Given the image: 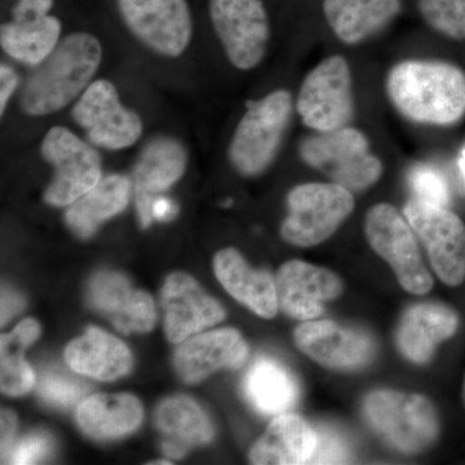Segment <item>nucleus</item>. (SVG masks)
Returning <instances> with one entry per match:
<instances>
[{"mask_svg": "<svg viewBox=\"0 0 465 465\" xmlns=\"http://www.w3.org/2000/svg\"><path fill=\"white\" fill-rule=\"evenodd\" d=\"M316 446L317 430L308 421L298 415H278L253 445L250 460L258 465L311 464Z\"/></svg>", "mask_w": 465, "mask_h": 465, "instance_id": "23", "label": "nucleus"}, {"mask_svg": "<svg viewBox=\"0 0 465 465\" xmlns=\"http://www.w3.org/2000/svg\"><path fill=\"white\" fill-rule=\"evenodd\" d=\"M403 215L423 242L440 280L459 286L465 280V224L448 207L407 202Z\"/></svg>", "mask_w": 465, "mask_h": 465, "instance_id": "11", "label": "nucleus"}, {"mask_svg": "<svg viewBox=\"0 0 465 465\" xmlns=\"http://www.w3.org/2000/svg\"><path fill=\"white\" fill-rule=\"evenodd\" d=\"M210 16L232 65L243 72L259 66L271 39L262 0H211Z\"/></svg>", "mask_w": 465, "mask_h": 465, "instance_id": "10", "label": "nucleus"}, {"mask_svg": "<svg viewBox=\"0 0 465 465\" xmlns=\"http://www.w3.org/2000/svg\"><path fill=\"white\" fill-rule=\"evenodd\" d=\"M73 119L94 145L109 150L130 148L142 137L139 114L125 108L112 82L100 79L85 88L73 109Z\"/></svg>", "mask_w": 465, "mask_h": 465, "instance_id": "12", "label": "nucleus"}, {"mask_svg": "<svg viewBox=\"0 0 465 465\" xmlns=\"http://www.w3.org/2000/svg\"><path fill=\"white\" fill-rule=\"evenodd\" d=\"M385 94L406 121L450 127L465 116V72L442 60L411 58L391 67Z\"/></svg>", "mask_w": 465, "mask_h": 465, "instance_id": "1", "label": "nucleus"}, {"mask_svg": "<svg viewBox=\"0 0 465 465\" xmlns=\"http://www.w3.org/2000/svg\"><path fill=\"white\" fill-rule=\"evenodd\" d=\"M101 60L103 47L96 36L70 34L27 79L21 92V108L34 116L65 108L91 84Z\"/></svg>", "mask_w": 465, "mask_h": 465, "instance_id": "2", "label": "nucleus"}, {"mask_svg": "<svg viewBox=\"0 0 465 465\" xmlns=\"http://www.w3.org/2000/svg\"><path fill=\"white\" fill-rule=\"evenodd\" d=\"M88 391L90 388L85 382L54 370L45 372L38 382L39 397L48 405L58 409H69L76 405Z\"/></svg>", "mask_w": 465, "mask_h": 465, "instance_id": "32", "label": "nucleus"}, {"mask_svg": "<svg viewBox=\"0 0 465 465\" xmlns=\"http://www.w3.org/2000/svg\"><path fill=\"white\" fill-rule=\"evenodd\" d=\"M278 304L284 313L312 321L323 313V304L341 295L342 282L329 269L293 260L281 266L275 280Z\"/></svg>", "mask_w": 465, "mask_h": 465, "instance_id": "15", "label": "nucleus"}, {"mask_svg": "<svg viewBox=\"0 0 465 465\" xmlns=\"http://www.w3.org/2000/svg\"><path fill=\"white\" fill-rule=\"evenodd\" d=\"M401 11V0H323L330 29L347 45L366 42L396 20Z\"/></svg>", "mask_w": 465, "mask_h": 465, "instance_id": "21", "label": "nucleus"}, {"mask_svg": "<svg viewBox=\"0 0 465 465\" xmlns=\"http://www.w3.org/2000/svg\"><path fill=\"white\" fill-rule=\"evenodd\" d=\"M42 154L54 167L45 194L51 206H69L101 182L99 153L65 127L56 125L45 134Z\"/></svg>", "mask_w": 465, "mask_h": 465, "instance_id": "9", "label": "nucleus"}, {"mask_svg": "<svg viewBox=\"0 0 465 465\" xmlns=\"http://www.w3.org/2000/svg\"><path fill=\"white\" fill-rule=\"evenodd\" d=\"M51 450V440L45 434L33 433L15 442L5 463L35 464L47 457Z\"/></svg>", "mask_w": 465, "mask_h": 465, "instance_id": "34", "label": "nucleus"}, {"mask_svg": "<svg viewBox=\"0 0 465 465\" xmlns=\"http://www.w3.org/2000/svg\"><path fill=\"white\" fill-rule=\"evenodd\" d=\"M24 307V300L12 291H3L2 296V323L11 320Z\"/></svg>", "mask_w": 465, "mask_h": 465, "instance_id": "40", "label": "nucleus"}, {"mask_svg": "<svg viewBox=\"0 0 465 465\" xmlns=\"http://www.w3.org/2000/svg\"><path fill=\"white\" fill-rule=\"evenodd\" d=\"M459 327L458 314L442 304H419L403 314L397 331L401 353L411 362H428L440 342L454 336Z\"/></svg>", "mask_w": 465, "mask_h": 465, "instance_id": "20", "label": "nucleus"}, {"mask_svg": "<svg viewBox=\"0 0 465 465\" xmlns=\"http://www.w3.org/2000/svg\"><path fill=\"white\" fill-rule=\"evenodd\" d=\"M292 112V94L287 90L271 92L251 104L229 143V161L235 171L253 177L272 166L289 130Z\"/></svg>", "mask_w": 465, "mask_h": 465, "instance_id": "4", "label": "nucleus"}, {"mask_svg": "<svg viewBox=\"0 0 465 465\" xmlns=\"http://www.w3.org/2000/svg\"><path fill=\"white\" fill-rule=\"evenodd\" d=\"M344 440L330 430H317V446L311 464H341L348 461Z\"/></svg>", "mask_w": 465, "mask_h": 465, "instance_id": "35", "label": "nucleus"}, {"mask_svg": "<svg viewBox=\"0 0 465 465\" xmlns=\"http://www.w3.org/2000/svg\"><path fill=\"white\" fill-rule=\"evenodd\" d=\"M188 153L173 137H157L143 148L134 167L136 204L143 228L152 224V204L158 193L167 191L183 176Z\"/></svg>", "mask_w": 465, "mask_h": 465, "instance_id": "19", "label": "nucleus"}, {"mask_svg": "<svg viewBox=\"0 0 465 465\" xmlns=\"http://www.w3.org/2000/svg\"><path fill=\"white\" fill-rule=\"evenodd\" d=\"M249 356V347L240 332L216 330L183 341L174 354L177 374L189 384L204 381L223 369H238Z\"/></svg>", "mask_w": 465, "mask_h": 465, "instance_id": "18", "label": "nucleus"}, {"mask_svg": "<svg viewBox=\"0 0 465 465\" xmlns=\"http://www.w3.org/2000/svg\"><path fill=\"white\" fill-rule=\"evenodd\" d=\"M36 321L24 320L14 331L2 336V391L8 396H24L35 385V375L24 360V351L38 339Z\"/></svg>", "mask_w": 465, "mask_h": 465, "instance_id": "30", "label": "nucleus"}, {"mask_svg": "<svg viewBox=\"0 0 465 465\" xmlns=\"http://www.w3.org/2000/svg\"><path fill=\"white\" fill-rule=\"evenodd\" d=\"M60 34L61 24L56 17L45 16L27 23L12 21L2 25L0 43L5 54L15 60L38 66L57 47Z\"/></svg>", "mask_w": 465, "mask_h": 465, "instance_id": "29", "label": "nucleus"}, {"mask_svg": "<svg viewBox=\"0 0 465 465\" xmlns=\"http://www.w3.org/2000/svg\"><path fill=\"white\" fill-rule=\"evenodd\" d=\"M88 302L121 332H149L154 327V302L148 293L134 290L124 275L113 272L94 275Z\"/></svg>", "mask_w": 465, "mask_h": 465, "instance_id": "17", "label": "nucleus"}, {"mask_svg": "<svg viewBox=\"0 0 465 465\" xmlns=\"http://www.w3.org/2000/svg\"><path fill=\"white\" fill-rule=\"evenodd\" d=\"M363 411L376 432L406 454L423 451L439 437V415L433 403L420 394L371 391Z\"/></svg>", "mask_w": 465, "mask_h": 465, "instance_id": "6", "label": "nucleus"}, {"mask_svg": "<svg viewBox=\"0 0 465 465\" xmlns=\"http://www.w3.org/2000/svg\"><path fill=\"white\" fill-rule=\"evenodd\" d=\"M243 393L251 406L264 415H282L296 405L299 385L282 363L262 357L250 367L243 381Z\"/></svg>", "mask_w": 465, "mask_h": 465, "instance_id": "27", "label": "nucleus"}, {"mask_svg": "<svg viewBox=\"0 0 465 465\" xmlns=\"http://www.w3.org/2000/svg\"><path fill=\"white\" fill-rule=\"evenodd\" d=\"M296 112L314 133H330L351 125L356 115V101L347 58L332 54L308 73L299 90Z\"/></svg>", "mask_w": 465, "mask_h": 465, "instance_id": "7", "label": "nucleus"}, {"mask_svg": "<svg viewBox=\"0 0 465 465\" xmlns=\"http://www.w3.org/2000/svg\"><path fill=\"white\" fill-rule=\"evenodd\" d=\"M296 347L321 366L338 371L362 369L374 357V344L365 333L332 321H307L295 330Z\"/></svg>", "mask_w": 465, "mask_h": 465, "instance_id": "14", "label": "nucleus"}, {"mask_svg": "<svg viewBox=\"0 0 465 465\" xmlns=\"http://www.w3.org/2000/svg\"><path fill=\"white\" fill-rule=\"evenodd\" d=\"M54 5V0H20L14 8V21L27 23V21L41 20L48 16Z\"/></svg>", "mask_w": 465, "mask_h": 465, "instance_id": "36", "label": "nucleus"}, {"mask_svg": "<svg viewBox=\"0 0 465 465\" xmlns=\"http://www.w3.org/2000/svg\"><path fill=\"white\" fill-rule=\"evenodd\" d=\"M153 464H171V461H157V463Z\"/></svg>", "mask_w": 465, "mask_h": 465, "instance_id": "42", "label": "nucleus"}, {"mask_svg": "<svg viewBox=\"0 0 465 465\" xmlns=\"http://www.w3.org/2000/svg\"><path fill=\"white\" fill-rule=\"evenodd\" d=\"M130 191V180L122 174H112L101 180L81 200L70 204L66 213L67 225L79 237H91L103 223L127 207Z\"/></svg>", "mask_w": 465, "mask_h": 465, "instance_id": "28", "label": "nucleus"}, {"mask_svg": "<svg viewBox=\"0 0 465 465\" xmlns=\"http://www.w3.org/2000/svg\"><path fill=\"white\" fill-rule=\"evenodd\" d=\"M162 305L164 330L168 341L173 344H180L225 318L222 305L208 296L192 277L183 273H173L167 278L162 290Z\"/></svg>", "mask_w": 465, "mask_h": 465, "instance_id": "16", "label": "nucleus"}, {"mask_svg": "<svg viewBox=\"0 0 465 465\" xmlns=\"http://www.w3.org/2000/svg\"><path fill=\"white\" fill-rule=\"evenodd\" d=\"M177 213V206L168 198H155L152 204L153 220L158 222H170Z\"/></svg>", "mask_w": 465, "mask_h": 465, "instance_id": "39", "label": "nucleus"}, {"mask_svg": "<svg viewBox=\"0 0 465 465\" xmlns=\"http://www.w3.org/2000/svg\"><path fill=\"white\" fill-rule=\"evenodd\" d=\"M125 25L137 41L164 57L182 56L193 35L185 0H118Z\"/></svg>", "mask_w": 465, "mask_h": 465, "instance_id": "13", "label": "nucleus"}, {"mask_svg": "<svg viewBox=\"0 0 465 465\" xmlns=\"http://www.w3.org/2000/svg\"><path fill=\"white\" fill-rule=\"evenodd\" d=\"M354 204L353 193L338 183H302L287 195L289 215L281 226V235L293 246H317L341 228Z\"/></svg>", "mask_w": 465, "mask_h": 465, "instance_id": "5", "label": "nucleus"}, {"mask_svg": "<svg viewBox=\"0 0 465 465\" xmlns=\"http://www.w3.org/2000/svg\"><path fill=\"white\" fill-rule=\"evenodd\" d=\"M16 418L8 410L2 411V460L5 464L9 452L15 445V434H16Z\"/></svg>", "mask_w": 465, "mask_h": 465, "instance_id": "38", "label": "nucleus"}, {"mask_svg": "<svg viewBox=\"0 0 465 465\" xmlns=\"http://www.w3.org/2000/svg\"><path fill=\"white\" fill-rule=\"evenodd\" d=\"M409 183L415 194V200L448 207L450 191L445 177L439 171L424 164H419L410 171Z\"/></svg>", "mask_w": 465, "mask_h": 465, "instance_id": "33", "label": "nucleus"}, {"mask_svg": "<svg viewBox=\"0 0 465 465\" xmlns=\"http://www.w3.org/2000/svg\"><path fill=\"white\" fill-rule=\"evenodd\" d=\"M365 234L372 250L393 269L407 292L424 295L433 287L425 268L416 232L409 220L390 203H378L367 211Z\"/></svg>", "mask_w": 465, "mask_h": 465, "instance_id": "8", "label": "nucleus"}, {"mask_svg": "<svg viewBox=\"0 0 465 465\" xmlns=\"http://www.w3.org/2000/svg\"><path fill=\"white\" fill-rule=\"evenodd\" d=\"M299 155L307 166L351 193L371 188L384 171L369 137L351 125L305 136L299 143Z\"/></svg>", "mask_w": 465, "mask_h": 465, "instance_id": "3", "label": "nucleus"}, {"mask_svg": "<svg viewBox=\"0 0 465 465\" xmlns=\"http://www.w3.org/2000/svg\"><path fill=\"white\" fill-rule=\"evenodd\" d=\"M155 424L166 437L162 449L170 458H182L192 446L203 445L213 437L206 412L188 397L163 401L155 412Z\"/></svg>", "mask_w": 465, "mask_h": 465, "instance_id": "25", "label": "nucleus"}, {"mask_svg": "<svg viewBox=\"0 0 465 465\" xmlns=\"http://www.w3.org/2000/svg\"><path fill=\"white\" fill-rule=\"evenodd\" d=\"M418 8L434 32L452 41H465V0H418Z\"/></svg>", "mask_w": 465, "mask_h": 465, "instance_id": "31", "label": "nucleus"}, {"mask_svg": "<svg viewBox=\"0 0 465 465\" xmlns=\"http://www.w3.org/2000/svg\"><path fill=\"white\" fill-rule=\"evenodd\" d=\"M18 84V76L16 72L11 66H0V113L5 114L9 100L12 94L16 91Z\"/></svg>", "mask_w": 465, "mask_h": 465, "instance_id": "37", "label": "nucleus"}, {"mask_svg": "<svg viewBox=\"0 0 465 465\" xmlns=\"http://www.w3.org/2000/svg\"><path fill=\"white\" fill-rule=\"evenodd\" d=\"M76 420L92 439H119L142 424L143 407L130 394H94L82 401Z\"/></svg>", "mask_w": 465, "mask_h": 465, "instance_id": "26", "label": "nucleus"}, {"mask_svg": "<svg viewBox=\"0 0 465 465\" xmlns=\"http://www.w3.org/2000/svg\"><path fill=\"white\" fill-rule=\"evenodd\" d=\"M459 166H460L461 173H463L465 179V149L461 153L460 159H459Z\"/></svg>", "mask_w": 465, "mask_h": 465, "instance_id": "41", "label": "nucleus"}, {"mask_svg": "<svg viewBox=\"0 0 465 465\" xmlns=\"http://www.w3.org/2000/svg\"><path fill=\"white\" fill-rule=\"evenodd\" d=\"M65 358L76 374L104 381L121 378L133 366V357L125 344L96 327H90L84 335L70 342Z\"/></svg>", "mask_w": 465, "mask_h": 465, "instance_id": "24", "label": "nucleus"}, {"mask_svg": "<svg viewBox=\"0 0 465 465\" xmlns=\"http://www.w3.org/2000/svg\"><path fill=\"white\" fill-rule=\"evenodd\" d=\"M213 268L217 280L229 293L262 318L277 314L278 295L275 281L268 272L252 269L234 249L220 251Z\"/></svg>", "mask_w": 465, "mask_h": 465, "instance_id": "22", "label": "nucleus"}]
</instances>
